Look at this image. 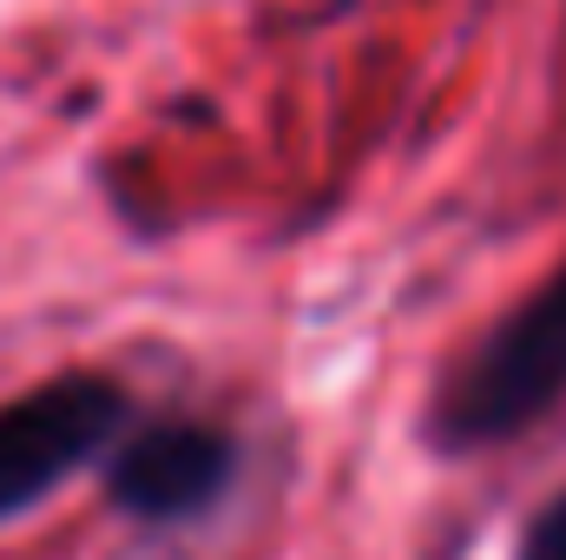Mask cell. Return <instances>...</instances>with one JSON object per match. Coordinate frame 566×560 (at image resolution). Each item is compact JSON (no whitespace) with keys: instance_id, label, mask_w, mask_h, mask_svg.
<instances>
[{"instance_id":"6da1fadb","label":"cell","mask_w":566,"mask_h":560,"mask_svg":"<svg viewBox=\"0 0 566 560\" xmlns=\"http://www.w3.org/2000/svg\"><path fill=\"white\" fill-rule=\"evenodd\" d=\"M566 396V265L521 297L448 376L434 403L441 448H488L514 428L541 422Z\"/></svg>"},{"instance_id":"7a4b0ae2","label":"cell","mask_w":566,"mask_h":560,"mask_svg":"<svg viewBox=\"0 0 566 560\" xmlns=\"http://www.w3.org/2000/svg\"><path fill=\"white\" fill-rule=\"evenodd\" d=\"M133 422V396L99 370H66L0 403V521L40 508L80 468L113 455Z\"/></svg>"},{"instance_id":"3957f363","label":"cell","mask_w":566,"mask_h":560,"mask_svg":"<svg viewBox=\"0 0 566 560\" xmlns=\"http://www.w3.org/2000/svg\"><path fill=\"white\" fill-rule=\"evenodd\" d=\"M238 475V442L205 422H151L133 442H113L106 488L139 521H185L211 508Z\"/></svg>"},{"instance_id":"277c9868","label":"cell","mask_w":566,"mask_h":560,"mask_svg":"<svg viewBox=\"0 0 566 560\" xmlns=\"http://www.w3.org/2000/svg\"><path fill=\"white\" fill-rule=\"evenodd\" d=\"M521 560H566V495L534 515V528L521 541Z\"/></svg>"}]
</instances>
